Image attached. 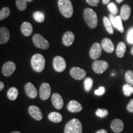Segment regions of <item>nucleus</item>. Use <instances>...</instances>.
Returning a JSON list of instances; mask_svg holds the SVG:
<instances>
[{
	"mask_svg": "<svg viewBox=\"0 0 133 133\" xmlns=\"http://www.w3.org/2000/svg\"><path fill=\"white\" fill-rule=\"evenodd\" d=\"M83 17L86 24L91 29H94L97 25V16L94 10L86 8L83 12Z\"/></svg>",
	"mask_w": 133,
	"mask_h": 133,
	"instance_id": "1",
	"label": "nucleus"
},
{
	"mask_svg": "<svg viewBox=\"0 0 133 133\" xmlns=\"http://www.w3.org/2000/svg\"><path fill=\"white\" fill-rule=\"evenodd\" d=\"M60 12L66 18H70L74 13L73 5L70 0H58Z\"/></svg>",
	"mask_w": 133,
	"mask_h": 133,
	"instance_id": "2",
	"label": "nucleus"
},
{
	"mask_svg": "<svg viewBox=\"0 0 133 133\" xmlns=\"http://www.w3.org/2000/svg\"><path fill=\"white\" fill-rule=\"evenodd\" d=\"M31 65L36 72H41L45 67V59L41 54H35L31 59Z\"/></svg>",
	"mask_w": 133,
	"mask_h": 133,
	"instance_id": "3",
	"label": "nucleus"
},
{
	"mask_svg": "<svg viewBox=\"0 0 133 133\" xmlns=\"http://www.w3.org/2000/svg\"><path fill=\"white\" fill-rule=\"evenodd\" d=\"M64 133H82V124L76 118L71 119L66 124Z\"/></svg>",
	"mask_w": 133,
	"mask_h": 133,
	"instance_id": "4",
	"label": "nucleus"
},
{
	"mask_svg": "<svg viewBox=\"0 0 133 133\" xmlns=\"http://www.w3.org/2000/svg\"><path fill=\"white\" fill-rule=\"evenodd\" d=\"M33 41L36 47L42 49H47L49 47V43L39 34H35L33 36Z\"/></svg>",
	"mask_w": 133,
	"mask_h": 133,
	"instance_id": "5",
	"label": "nucleus"
},
{
	"mask_svg": "<svg viewBox=\"0 0 133 133\" xmlns=\"http://www.w3.org/2000/svg\"><path fill=\"white\" fill-rule=\"evenodd\" d=\"M109 64L106 61H94L92 64L93 71L97 74L104 73L108 69Z\"/></svg>",
	"mask_w": 133,
	"mask_h": 133,
	"instance_id": "6",
	"label": "nucleus"
},
{
	"mask_svg": "<svg viewBox=\"0 0 133 133\" xmlns=\"http://www.w3.org/2000/svg\"><path fill=\"white\" fill-rule=\"evenodd\" d=\"M66 62L61 56H56L53 59V67L57 72H62L66 69Z\"/></svg>",
	"mask_w": 133,
	"mask_h": 133,
	"instance_id": "7",
	"label": "nucleus"
},
{
	"mask_svg": "<svg viewBox=\"0 0 133 133\" xmlns=\"http://www.w3.org/2000/svg\"><path fill=\"white\" fill-rule=\"evenodd\" d=\"M51 86L48 83H43L39 88V94L40 99L43 101H46L49 99L51 96Z\"/></svg>",
	"mask_w": 133,
	"mask_h": 133,
	"instance_id": "8",
	"label": "nucleus"
},
{
	"mask_svg": "<svg viewBox=\"0 0 133 133\" xmlns=\"http://www.w3.org/2000/svg\"><path fill=\"white\" fill-rule=\"evenodd\" d=\"M102 46L99 43H94L89 51V56L91 59L94 60L99 59L102 54Z\"/></svg>",
	"mask_w": 133,
	"mask_h": 133,
	"instance_id": "9",
	"label": "nucleus"
},
{
	"mask_svg": "<svg viewBox=\"0 0 133 133\" xmlns=\"http://www.w3.org/2000/svg\"><path fill=\"white\" fill-rule=\"evenodd\" d=\"M70 74L71 77L76 80H81L84 78L86 76V73L84 70L79 67H73L70 71Z\"/></svg>",
	"mask_w": 133,
	"mask_h": 133,
	"instance_id": "10",
	"label": "nucleus"
},
{
	"mask_svg": "<svg viewBox=\"0 0 133 133\" xmlns=\"http://www.w3.org/2000/svg\"><path fill=\"white\" fill-rule=\"evenodd\" d=\"M16 65L14 62L8 61L3 65L2 73L5 76H9L14 72Z\"/></svg>",
	"mask_w": 133,
	"mask_h": 133,
	"instance_id": "11",
	"label": "nucleus"
},
{
	"mask_svg": "<svg viewBox=\"0 0 133 133\" xmlns=\"http://www.w3.org/2000/svg\"><path fill=\"white\" fill-rule=\"evenodd\" d=\"M29 113L33 118L40 121L43 118V114L41 110L37 106L31 105L29 107Z\"/></svg>",
	"mask_w": 133,
	"mask_h": 133,
	"instance_id": "12",
	"label": "nucleus"
},
{
	"mask_svg": "<svg viewBox=\"0 0 133 133\" xmlns=\"http://www.w3.org/2000/svg\"><path fill=\"white\" fill-rule=\"evenodd\" d=\"M25 91L26 96L31 99H35L38 96L37 90L31 83H27L25 85Z\"/></svg>",
	"mask_w": 133,
	"mask_h": 133,
	"instance_id": "13",
	"label": "nucleus"
},
{
	"mask_svg": "<svg viewBox=\"0 0 133 133\" xmlns=\"http://www.w3.org/2000/svg\"><path fill=\"white\" fill-rule=\"evenodd\" d=\"M51 101H52L54 107L56 109H61L64 106V101H63L62 96L58 93H54L52 94V97H51Z\"/></svg>",
	"mask_w": 133,
	"mask_h": 133,
	"instance_id": "14",
	"label": "nucleus"
},
{
	"mask_svg": "<svg viewBox=\"0 0 133 133\" xmlns=\"http://www.w3.org/2000/svg\"><path fill=\"white\" fill-rule=\"evenodd\" d=\"M66 108H67L68 110L71 113L79 112L83 109V107L81 104H79L78 101H75V100H72V101H70L67 105Z\"/></svg>",
	"mask_w": 133,
	"mask_h": 133,
	"instance_id": "15",
	"label": "nucleus"
},
{
	"mask_svg": "<svg viewBox=\"0 0 133 133\" xmlns=\"http://www.w3.org/2000/svg\"><path fill=\"white\" fill-rule=\"evenodd\" d=\"M102 49L108 53H112L114 51L115 46L114 43L109 38H104L101 43Z\"/></svg>",
	"mask_w": 133,
	"mask_h": 133,
	"instance_id": "16",
	"label": "nucleus"
},
{
	"mask_svg": "<svg viewBox=\"0 0 133 133\" xmlns=\"http://www.w3.org/2000/svg\"><path fill=\"white\" fill-rule=\"evenodd\" d=\"M111 128L115 133H119L123 130L124 124L120 119H115L111 123Z\"/></svg>",
	"mask_w": 133,
	"mask_h": 133,
	"instance_id": "17",
	"label": "nucleus"
},
{
	"mask_svg": "<svg viewBox=\"0 0 133 133\" xmlns=\"http://www.w3.org/2000/svg\"><path fill=\"white\" fill-rule=\"evenodd\" d=\"M75 40V35L71 31H66L62 37V43L65 46H70Z\"/></svg>",
	"mask_w": 133,
	"mask_h": 133,
	"instance_id": "18",
	"label": "nucleus"
},
{
	"mask_svg": "<svg viewBox=\"0 0 133 133\" xmlns=\"http://www.w3.org/2000/svg\"><path fill=\"white\" fill-rule=\"evenodd\" d=\"M10 33L6 27H1L0 29V43L1 44H5L9 41Z\"/></svg>",
	"mask_w": 133,
	"mask_h": 133,
	"instance_id": "19",
	"label": "nucleus"
},
{
	"mask_svg": "<svg viewBox=\"0 0 133 133\" xmlns=\"http://www.w3.org/2000/svg\"><path fill=\"white\" fill-rule=\"evenodd\" d=\"M21 32L25 36H29L31 35L33 31V26L30 23L25 22L21 25Z\"/></svg>",
	"mask_w": 133,
	"mask_h": 133,
	"instance_id": "20",
	"label": "nucleus"
},
{
	"mask_svg": "<svg viewBox=\"0 0 133 133\" xmlns=\"http://www.w3.org/2000/svg\"><path fill=\"white\" fill-rule=\"evenodd\" d=\"M131 8L127 4H124L121 8L120 16L122 20L127 21L131 15Z\"/></svg>",
	"mask_w": 133,
	"mask_h": 133,
	"instance_id": "21",
	"label": "nucleus"
},
{
	"mask_svg": "<svg viewBox=\"0 0 133 133\" xmlns=\"http://www.w3.org/2000/svg\"><path fill=\"white\" fill-rule=\"evenodd\" d=\"M126 51V46L124 42H119L118 44L116 49V54L118 57L122 58L124 56Z\"/></svg>",
	"mask_w": 133,
	"mask_h": 133,
	"instance_id": "22",
	"label": "nucleus"
},
{
	"mask_svg": "<svg viewBox=\"0 0 133 133\" xmlns=\"http://www.w3.org/2000/svg\"><path fill=\"white\" fill-rule=\"evenodd\" d=\"M48 118L53 123H60L62 120V115L58 112H51L48 115Z\"/></svg>",
	"mask_w": 133,
	"mask_h": 133,
	"instance_id": "23",
	"label": "nucleus"
},
{
	"mask_svg": "<svg viewBox=\"0 0 133 133\" xmlns=\"http://www.w3.org/2000/svg\"><path fill=\"white\" fill-rule=\"evenodd\" d=\"M18 95H19V91L16 88H10L9 90L8 91L7 96L8 99L11 101H15L17 98Z\"/></svg>",
	"mask_w": 133,
	"mask_h": 133,
	"instance_id": "24",
	"label": "nucleus"
},
{
	"mask_svg": "<svg viewBox=\"0 0 133 133\" xmlns=\"http://www.w3.org/2000/svg\"><path fill=\"white\" fill-rule=\"evenodd\" d=\"M103 22H104L106 30H107L110 34H114V29H113L112 28L113 25L109 18H107V17H104L103 18Z\"/></svg>",
	"mask_w": 133,
	"mask_h": 133,
	"instance_id": "25",
	"label": "nucleus"
},
{
	"mask_svg": "<svg viewBox=\"0 0 133 133\" xmlns=\"http://www.w3.org/2000/svg\"><path fill=\"white\" fill-rule=\"evenodd\" d=\"M123 91L124 94L127 97H129L133 94V87L132 86L129 84H125L123 86Z\"/></svg>",
	"mask_w": 133,
	"mask_h": 133,
	"instance_id": "26",
	"label": "nucleus"
},
{
	"mask_svg": "<svg viewBox=\"0 0 133 133\" xmlns=\"http://www.w3.org/2000/svg\"><path fill=\"white\" fill-rule=\"evenodd\" d=\"M33 17L34 19L39 23L43 22H44V19H45V16H44V14L40 12V11H36V12H35L33 14Z\"/></svg>",
	"mask_w": 133,
	"mask_h": 133,
	"instance_id": "27",
	"label": "nucleus"
},
{
	"mask_svg": "<svg viewBox=\"0 0 133 133\" xmlns=\"http://www.w3.org/2000/svg\"><path fill=\"white\" fill-rule=\"evenodd\" d=\"M93 85V80L90 77H87L86 78L84 81V89L87 92H89L91 91V89H92Z\"/></svg>",
	"mask_w": 133,
	"mask_h": 133,
	"instance_id": "28",
	"label": "nucleus"
},
{
	"mask_svg": "<svg viewBox=\"0 0 133 133\" xmlns=\"http://www.w3.org/2000/svg\"><path fill=\"white\" fill-rule=\"evenodd\" d=\"M116 19V29L118 30L121 33L124 32V27L123 26L122 19H121L120 16H116L115 17Z\"/></svg>",
	"mask_w": 133,
	"mask_h": 133,
	"instance_id": "29",
	"label": "nucleus"
},
{
	"mask_svg": "<svg viewBox=\"0 0 133 133\" xmlns=\"http://www.w3.org/2000/svg\"><path fill=\"white\" fill-rule=\"evenodd\" d=\"M10 12H11V11H10V9L9 8H3L1 10V11H0V20L2 21V20L6 19L8 17H9Z\"/></svg>",
	"mask_w": 133,
	"mask_h": 133,
	"instance_id": "30",
	"label": "nucleus"
},
{
	"mask_svg": "<svg viewBox=\"0 0 133 133\" xmlns=\"http://www.w3.org/2000/svg\"><path fill=\"white\" fill-rule=\"evenodd\" d=\"M26 0H16V6L18 9L23 11L26 8Z\"/></svg>",
	"mask_w": 133,
	"mask_h": 133,
	"instance_id": "31",
	"label": "nucleus"
},
{
	"mask_svg": "<svg viewBox=\"0 0 133 133\" xmlns=\"http://www.w3.org/2000/svg\"><path fill=\"white\" fill-rule=\"evenodd\" d=\"M125 79L128 84L133 86V71L128 70L125 74Z\"/></svg>",
	"mask_w": 133,
	"mask_h": 133,
	"instance_id": "32",
	"label": "nucleus"
},
{
	"mask_svg": "<svg viewBox=\"0 0 133 133\" xmlns=\"http://www.w3.org/2000/svg\"><path fill=\"white\" fill-rule=\"evenodd\" d=\"M107 8L109 11L113 15H116L118 13V8L114 3H110L107 4Z\"/></svg>",
	"mask_w": 133,
	"mask_h": 133,
	"instance_id": "33",
	"label": "nucleus"
},
{
	"mask_svg": "<svg viewBox=\"0 0 133 133\" xmlns=\"http://www.w3.org/2000/svg\"><path fill=\"white\" fill-rule=\"evenodd\" d=\"M109 112L106 109H98L97 111L96 112V116L99 118H104L107 116Z\"/></svg>",
	"mask_w": 133,
	"mask_h": 133,
	"instance_id": "34",
	"label": "nucleus"
},
{
	"mask_svg": "<svg viewBox=\"0 0 133 133\" xmlns=\"http://www.w3.org/2000/svg\"><path fill=\"white\" fill-rule=\"evenodd\" d=\"M127 41L129 44H133V28L129 29L128 32Z\"/></svg>",
	"mask_w": 133,
	"mask_h": 133,
	"instance_id": "35",
	"label": "nucleus"
},
{
	"mask_svg": "<svg viewBox=\"0 0 133 133\" xmlns=\"http://www.w3.org/2000/svg\"><path fill=\"white\" fill-rule=\"evenodd\" d=\"M105 92V89L104 86H101L99 88V89L95 91V94L97 96H102Z\"/></svg>",
	"mask_w": 133,
	"mask_h": 133,
	"instance_id": "36",
	"label": "nucleus"
},
{
	"mask_svg": "<svg viewBox=\"0 0 133 133\" xmlns=\"http://www.w3.org/2000/svg\"><path fill=\"white\" fill-rule=\"evenodd\" d=\"M100 0H86V3L91 6H97Z\"/></svg>",
	"mask_w": 133,
	"mask_h": 133,
	"instance_id": "37",
	"label": "nucleus"
},
{
	"mask_svg": "<svg viewBox=\"0 0 133 133\" xmlns=\"http://www.w3.org/2000/svg\"><path fill=\"white\" fill-rule=\"evenodd\" d=\"M126 109H127V110L129 112L133 113V99L130 100L128 104L127 105Z\"/></svg>",
	"mask_w": 133,
	"mask_h": 133,
	"instance_id": "38",
	"label": "nucleus"
},
{
	"mask_svg": "<svg viewBox=\"0 0 133 133\" xmlns=\"http://www.w3.org/2000/svg\"><path fill=\"white\" fill-rule=\"evenodd\" d=\"M116 16H115V15L113 14H110L109 15V19L111 23H112V25L114 26L115 28L116 29V19H115Z\"/></svg>",
	"mask_w": 133,
	"mask_h": 133,
	"instance_id": "39",
	"label": "nucleus"
},
{
	"mask_svg": "<svg viewBox=\"0 0 133 133\" xmlns=\"http://www.w3.org/2000/svg\"><path fill=\"white\" fill-rule=\"evenodd\" d=\"M96 133H107V131L105 130V129H100V130L97 131Z\"/></svg>",
	"mask_w": 133,
	"mask_h": 133,
	"instance_id": "40",
	"label": "nucleus"
},
{
	"mask_svg": "<svg viewBox=\"0 0 133 133\" xmlns=\"http://www.w3.org/2000/svg\"><path fill=\"white\" fill-rule=\"evenodd\" d=\"M4 87V83L3 82H0V91H2L3 89V88Z\"/></svg>",
	"mask_w": 133,
	"mask_h": 133,
	"instance_id": "41",
	"label": "nucleus"
},
{
	"mask_svg": "<svg viewBox=\"0 0 133 133\" xmlns=\"http://www.w3.org/2000/svg\"><path fill=\"white\" fill-rule=\"evenodd\" d=\"M109 2H110V0H102L103 4H109Z\"/></svg>",
	"mask_w": 133,
	"mask_h": 133,
	"instance_id": "42",
	"label": "nucleus"
},
{
	"mask_svg": "<svg viewBox=\"0 0 133 133\" xmlns=\"http://www.w3.org/2000/svg\"><path fill=\"white\" fill-rule=\"evenodd\" d=\"M124 0H116V1L118 3H121L122 1H123Z\"/></svg>",
	"mask_w": 133,
	"mask_h": 133,
	"instance_id": "43",
	"label": "nucleus"
},
{
	"mask_svg": "<svg viewBox=\"0 0 133 133\" xmlns=\"http://www.w3.org/2000/svg\"><path fill=\"white\" fill-rule=\"evenodd\" d=\"M130 52H131V54H132V56H133V46H132V48H131V51H130Z\"/></svg>",
	"mask_w": 133,
	"mask_h": 133,
	"instance_id": "44",
	"label": "nucleus"
},
{
	"mask_svg": "<svg viewBox=\"0 0 133 133\" xmlns=\"http://www.w3.org/2000/svg\"><path fill=\"white\" fill-rule=\"evenodd\" d=\"M11 133H21L19 131H14V132H12Z\"/></svg>",
	"mask_w": 133,
	"mask_h": 133,
	"instance_id": "45",
	"label": "nucleus"
},
{
	"mask_svg": "<svg viewBox=\"0 0 133 133\" xmlns=\"http://www.w3.org/2000/svg\"><path fill=\"white\" fill-rule=\"evenodd\" d=\"M27 1V2H31V1H33V0H26Z\"/></svg>",
	"mask_w": 133,
	"mask_h": 133,
	"instance_id": "46",
	"label": "nucleus"
}]
</instances>
